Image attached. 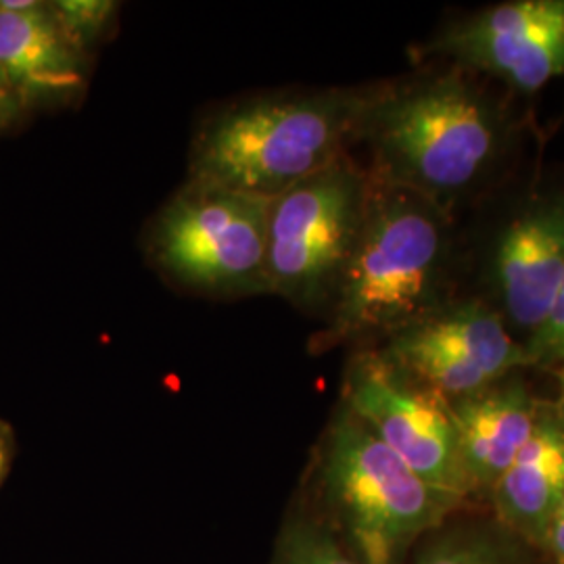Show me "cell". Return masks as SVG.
<instances>
[{
  "label": "cell",
  "instance_id": "cell-1",
  "mask_svg": "<svg viewBox=\"0 0 564 564\" xmlns=\"http://www.w3.org/2000/svg\"><path fill=\"white\" fill-rule=\"evenodd\" d=\"M510 95L454 65L372 86L360 142L375 181L402 186L456 216L505 186L523 141Z\"/></svg>",
  "mask_w": 564,
  "mask_h": 564
},
{
  "label": "cell",
  "instance_id": "cell-2",
  "mask_svg": "<svg viewBox=\"0 0 564 564\" xmlns=\"http://www.w3.org/2000/svg\"><path fill=\"white\" fill-rule=\"evenodd\" d=\"M463 295L464 237L456 216L414 191L372 178L358 241L310 351L379 347Z\"/></svg>",
  "mask_w": 564,
  "mask_h": 564
},
{
  "label": "cell",
  "instance_id": "cell-3",
  "mask_svg": "<svg viewBox=\"0 0 564 564\" xmlns=\"http://www.w3.org/2000/svg\"><path fill=\"white\" fill-rule=\"evenodd\" d=\"M372 86L279 90L216 109L191 144L188 181L276 199L354 155Z\"/></svg>",
  "mask_w": 564,
  "mask_h": 564
},
{
  "label": "cell",
  "instance_id": "cell-4",
  "mask_svg": "<svg viewBox=\"0 0 564 564\" xmlns=\"http://www.w3.org/2000/svg\"><path fill=\"white\" fill-rule=\"evenodd\" d=\"M312 487L326 527L362 564H405L460 505L424 484L339 403L314 452Z\"/></svg>",
  "mask_w": 564,
  "mask_h": 564
},
{
  "label": "cell",
  "instance_id": "cell-5",
  "mask_svg": "<svg viewBox=\"0 0 564 564\" xmlns=\"http://www.w3.org/2000/svg\"><path fill=\"white\" fill-rule=\"evenodd\" d=\"M270 205L265 197L186 181L149 228V260L174 284L209 297L268 295Z\"/></svg>",
  "mask_w": 564,
  "mask_h": 564
},
{
  "label": "cell",
  "instance_id": "cell-6",
  "mask_svg": "<svg viewBox=\"0 0 564 564\" xmlns=\"http://www.w3.org/2000/svg\"><path fill=\"white\" fill-rule=\"evenodd\" d=\"M564 276V163L533 172L484 239L464 247L466 295L487 303L517 341L544 324Z\"/></svg>",
  "mask_w": 564,
  "mask_h": 564
},
{
  "label": "cell",
  "instance_id": "cell-7",
  "mask_svg": "<svg viewBox=\"0 0 564 564\" xmlns=\"http://www.w3.org/2000/svg\"><path fill=\"white\" fill-rule=\"evenodd\" d=\"M370 184L366 165L347 155L272 199L268 295L323 318L358 241Z\"/></svg>",
  "mask_w": 564,
  "mask_h": 564
},
{
  "label": "cell",
  "instance_id": "cell-8",
  "mask_svg": "<svg viewBox=\"0 0 564 564\" xmlns=\"http://www.w3.org/2000/svg\"><path fill=\"white\" fill-rule=\"evenodd\" d=\"M341 403L424 484L460 506L470 500L449 402L403 372L381 349L351 354Z\"/></svg>",
  "mask_w": 564,
  "mask_h": 564
},
{
  "label": "cell",
  "instance_id": "cell-9",
  "mask_svg": "<svg viewBox=\"0 0 564 564\" xmlns=\"http://www.w3.org/2000/svg\"><path fill=\"white\" fill-rule=\"evenodd\" d=\"M533 97L564 78V0H508L449 21L419 51Z\"/></svg>",
  "mask_w": 564,
  "mask_h": 564
},
{
  "label": "cell",
  "instance_id": "cell-10",
  "mask_svg": "<svg viewBox=\"0 0 564 564\" xmlns=\"http://www.w3.org/2000/svg\"><path fill=\"white\" fill-rule=\"evenodd\" d=\"M377 349L447 402L529 370L523 345L487 303L463 295Z\"/></svg>",
  "mask_w": 564,
  "mask_h": 564
},
{
  "label": "cell",
  "instance_id": "cell-11",
  "mask_svg": "<svg viewBox=\"0 0 564 564\" xmlns=\"http://www.w3.org/2000/svg\"><path fill=\"white\" fill-rule=\"evenodd\" d=\"M88 74L90 59L63 32L51 2L34 0L25 9L0 4V76L28 111L74 105Z\"/></svg>",
  "mask_w": 564,
  "mask_h": 564
},
{
  "label": "cell",
  "instance_id": "cell-12",
  "mask_svg": "<svg viewBox=\"0 0 564 564\" xmlns=\"http://www.w3.org/2000/svg\"><path fill=\"white\" fill-rule=\"evenodd\" d=\"M523 372L514 370L473 395L449 402L470 498L489 500L535 429L544 400L533 395Z\"/></svg>",
  "mask_w": 564,
  "mask_h": 564
},
{
  "label": "cell",
  "instance_id": "cell-13",
  "mask_svg": "<svg viewBox=\"0 0 564 564\" xmlns=\"http://www.w3.org/2000/svg\"><path fill=\"white\" fill-rule=\"evenodd\" d=\"M563 500L564 423L554 403L544 400L529 442L487 502L494 506L498 523L533 550H542Z\"/></svg>",
  "mask_w": 564,
  "mask_h": 564
},
{
  "label": "cell",
  "instance_id": "cell-14",
  "mask_svg": "<svg viewBox=\"0 0 564 564\" xmlns=\"http://www.w3.org/2000/svg\"><path fill=\"white\" fill-rule=\"evenodd\" d=\"M531 550L498 521H445L424 535L410 564H535Z\"/></svg>",
  "mask_w": 564,
  "mask_h": 564
},
{
  "label": "cell",
  "instance_id": "cell-15",
  "mask_svg": "<svg viewBox=\"0 0 564 564\" xmlns=\"http://www.w3.org/2000/svg\"><path fill=\"white\" fill-rule=\"evenodd\" d=\"M272 564H362L318 519L293 517L282 527Z\"/></svg>",
  "mask_w": 564,
  "mask_h": 564
},
{
  "label": "cell",
  "instance_id": "cell-16",
  "mask_svg": "<svg viewBox=\"0 0 564 564\" xmlns=\"http://www.w3.org/2000/svg\"><path fill=\"white\" fill-rule=\"evenodd\" d=\"M118 2L109 0H55L51 9L63 32L90 59L93 48L109 34L118 15Z\"/></svg>",
  "mask_w": 564,
  "mask_h": 564
},
{
  "label": "cell",
  "instance_id": "cell-17",
  "mask_svg": "<svg viewBox=\"0 0 564 564\" xmlns=\"http://www.w3.org/2000/svg\"><path fill=\"white\" fill-rule=\"evenodd\" d=\"M531 368L561 366L564 358V276L552 305L547 310L544 324L524 345Z\"/></svg>",
  "mask_w": 564,
  "mask_h": 564
},
{
  "label": "cell",
  "instance_id": "cell-18",
  "mask_svg": "<svg viewBox=\"0 0 564 564\" xmlns=\"http://www.w3.org/2000/svg\"><path fill=\"white\" fill-rule=\"evenodd\" d=\"M25 113L28 109L23 107L20 95L0 76V134L11 130L15 123H20Z\"/></svg>",
  "mask_w": 564,
  "mask_h": 564
},
{
  "label": "cell",
  "instance_id": "cell-19",
  "mask_svg": "<svg viewBox=\"0 0 564 564\" xmlns=\"http://www.w3.org/2000/svg\"><path fill=\"white\" fill-rule=\"evenodd\" d=\"M542 550L545 554H550L554 564H564V500L550 523Z\"/></svg>",
  "mask_w": 564,
  "mask_h": 564
},
{
  "label": "cell",
  "instance_id": "cell-20",
  "mask_svg": "<svg viewBox=\"0 0 564 564\" xmlns=\"http://www.w3.org/2000/svg\"><path fill=\"white\" fill-rule=\"evenodd\" d=\"M13 454H15V435L11 424L0 421V484L4 481L11 463H13Z\"/></svg>",
  "mask_w": 564,
  "mask_h": 564
},
{
  "label": "cell",
  "instance_id": "cell-21",
  "mask_svg": "<svg viewBox=\"0 0 564 564\" xmlns=\"http://www.w3.org/2000/svg\"><path fill=\"white\" fill-rule=\"evenodd\" d=\"M552 403L564 423V362L558 366V398L552 400Z\"/></svg>",
  "mask_w": 564,
  "mask_h": 564
},
{
  "label": "cell",
  "instance_id": "cell-22",
  "mask_svg": "<svg viewBox=\"0 0 564 564\" xmlns=\"http://www.w3.org/2000/svg\"><path fill=\"white\" fill-rule=\"evenodd\" d=\"M563 362H564V358H563Z\"/></svg>",
  "mask_w": 564,
  "mask_h": 564
}]
</instances>
